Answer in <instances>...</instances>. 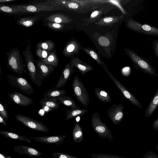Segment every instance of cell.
I'll use <instances>...</instances> for the list:
<instances>
[{
	"instance_id": "obj_1",
	"label": "cell",
	"mask_w": 158,
	"mask_h": 158,
	"mask_svg": "<svg viewBox=\"0 0 158 158\" xmlns=\"http://www.w3.org/2000/svg\"><path fill=\"white\" fill-rule=\"evenodd\" d=\"M7 67L13 72L19 74L27 73L19 49L17 47L12 48L6 53Z\"/></svg>"
},
{
	"instance_id": "obj_2",
	"label": "cell",
	"mask_w": 158,
	"mask_h": 158,
	"mask_svg": "<svg viewBox=\"0 0 158 158\" xmlns=\"http://www.w3.org/2000/svg\"><path fill=\"white\" fill-rule=\"evenodd\" d=\"M10 5L14 7L22 9L28 13L64 9L63 6L54 4L52 3L51 1H48L44 2L32 4Z\"/></svg>"
},
{
	"instance_id": "obj_3",
	"label": "cell",
	"mask_w": 158,
	"mask_h": 158,
	"mask_svg": "<svg viewBox=\"0 0 158 158\" xmlns=\"http://www.w3.org/2000/svg\"><path fill=\"white\" fill-rule=\"evenodd\" d=\"M91 123L94 131L100 137L102 138H107L111 140L113 139L110 130L106 124L102 121L98 112H94L93 114Z\"/></svg>"
},
{
	"instance_id": "obj_4",
	"label": "cell",
	"mask_w": 158,
	"mask_h": 158,
	"mask_svg": "<svg viewBox=\"0 0 158 158\" xmlns=\"http://www.w3.org/2000/svg\"><path fill=\"white\" fill-rule=\"evenodd\" d=\"M72 87L73 91L78 100L84 106H88L90 102L88 91L82 81L77 76H74Z\"/></svg>"
},
{
	"instance_id": "obj_5",
	"label": "cell",
	"mask_w": 158,
	"mask_h": 158,
	"mask_svg": "<svg viewBox=\"0 0 158 158\" xmlns=\"http://www.w3.org/2000/svg\"><path fill=\"white\" fill-rule=\"evenodd\" d=\"M6 77L12 86L18 89L28 95L31 94L33 93L32 87L26 79L11 74H7Z\"/></svg>"
},
{
	"instance_id": "obj_6",
	"label": "cell",
	"mask_w": 158,
	"mask_h": 158,
	"mask_svg": "<svg viewBox=\"0 0 158 158\" xmlns=\"http://www.w3.org/2000/svg\"><path fill=\"white\" fill-rule=\"evenodd\" d=\"M16 120L31 129L43 132L49 131L48 128L43 123L29 117L21 114L15 116Z\"/></svg>"
},
{
	"instance_id": "obj_7",
	"label": "cell",
	"mask_w": 158,
	"mask_h": 158,
	"mask_svg": "<svg viewBox=\"0 0 158 158\" xmlns=\"http://www.w3.org/2000/svg\"><path fill=\"white\" fill-rule=\"evenodd\" d=\"M105 69L106 72L108 74L125 97L132 104L138 107L141 108L142 106L141 104L135 96L114 76L108 70L107 68Z\"/></svg>"
},
{
	"instance_id": "obj_8",
	"label": "cell",
	"mask_w": 158,
	"mask_h": 158,
	"mask_svg": "<svg viewBox=\"0 0 158 158\" xmlns=\"http://www.w3.org/2000/svg\"><path fill=\"white\" fill-rule=\"evenodd\" d=\"M124 105L123 104H114L107 111V114L112 123L115 125H119L124 117L123 112Z\"/></svg>"
},
{
	"instance_id": "obj_9",
	"label": "cell",
	"mask_w": 158,
	"mask_h": 158,
	"mask_svg": "<svg viewBox=\"0 0 158 158\" xmlns=\"http://www.w3.org/2000/svg\"><path fill=\"white\" fill-rule=\"evenodd\" d=\"M128 27L134 31L148 34L158 35V29L147 24H141L132 20L127 23Z\"/></svg>"
},
{
	"instance_id": "obj_10",
	"label": "cell",
	"mask_w": 158,
	"mask_h": 158,
	"mask_svg": "<svg viewBox=\"0 0 158 158\" xmlns=\"http://www.w3.org/2000/svg\"><path fill=\"white\" fill-rule=\"evenodd\" d=\"M129 55L132 60L144 73L150 75L156 76L155 69L146 61L132 52H129Z\"/></svg>"
},
{
	"instance_id": "obj_11",
	"label": "cell",
	"mask_w": 158,
	"mask_h": 158,
	"mask_svg": "<svg viewBox=\"0 0 158 158\" xmlns=\"http://www.w3.org/2000/svg\"><path fill=\"white\" fill-rule=\"evenodd\" d=\"M9 96L11 100L18 106L26 107L33 103L32 98L20 93L15 92L9 93Z\"/></svg>"
},
{
	"instance_id": "obj_12",
	"label": "cell",
	"mask_w": 158,
	"mask_h": 158,
	"mask_svg": "<svg viewBox=\"0 0 158 158\" xmlns=\"http://www.w3.org/2000/svg\"><path fill=\"white\" fill-rule=\"evenodd\" d=\"M75 70L76 69L72 67L70 63L66 64L62 70L55 88L58 89L64 86L71 75Z\"/></svg>"
},
{
	"instance_id": "obj_13",
	"label": "cell",
	"mask_w": 158,
	"mask_h": 158,
	"mask_svg": "<svg viewBox=\"0 0 158 158\" xmlns=\"http://www.w3.org/2000/svg\"><path fill=\"white\" fill-rule=\"evenodd\" d=\"M14 151L19 154H26L30 157H41L43 154L36 149L26 146H15L14 148Z\"/></svg>"
},
{
	"instance_id": "obj_14",
	"label": "cell",
	"mask_w": 158,
	"mask_h": 158,
	"mask_svg": "<svg viewBox=\"0 0 158 158\" xmlns=\"http://www.w3.org/2000/svg\"><path fill=\"white\" fill-rule=\"evenodd\" d=\"M66 137L65 135H58L35 137L34 139L36 141L41 143L59 145L63 143Z\"/></svg>"
},
{
	"instance_id": "obj_15",
	"label": "cell",
	"mask_w": 158,
	"mask_h": 158,
	"mask_svg": "<svg viewBox=\"0 0 158 158\" xmlns=\"http://www.w3.org/2000/svg\"><path fill=\"white\" fill-rule=\"evenodd\" d=\"M70 63L72 67L77 69L82 75L93 69L91 65L81 61L77 57L71 58Z\"/></svg>"
},
{
	"instance_id": "obj_16",
	"label": "cell",
	"mask_w": 158,
	"mask_h": 158,
	"mask_svg": "<svg viewBox=\"0 0 158 158\" xmlns=\"http://www.w3.org/2000/svg\"><path fill=\"white\" fill-rule=\"evenodd\" d=\"M36 65L42 80L54 71L55 67L48 65L41 60H36Z\"/></svg>"
},
{
	"instance_id": "obj_17",
	"label": "cell",
	"mask_w": 158,
	"mask_h": 158,
	"mask_svg": "<svg viewBox=\"0 0 158 158\" xmlns=\"http://www.w3.org/2000/svg\"><path fill=\"white\" fill-rule=\"evenodd\" d=\"M46 19L50 22L61 24L70 23L73 21V19L69 16L60 13L50 15L46 18Z\"/></svg>"
},
{
	"instance_id": "obj_18",
	"label": "cell",
	"mask_w": 158,
	"mask_h": 158,
	"mask_svg": "<svg viewBox=\"0 0 158 158\" xmlns=\"http://www.w3.org/2000/svg\"><path fill=\"white\" fill-rule=\"evenodd\" d=\"M39 103L42 107L47 106L51 111L59 109L61 104L56 99L46 97L42 98Z\"/></svg>"
},
{
	"instance_id": "obj_19",
	"label": "cell",
	"mask_w": 158,
	"mask_h": 158,
	"mask_svg": "<svg viewBox=\"0 0 158 158\" xmlns=\"http://www.w3.org/2000/svg\"><path fill=\"white\" fill-rule=\"evenodd\" d=\"M158 106V89L154 94L145 111V116L148 118L154 113Z\"/></svg>"
},
{
	"instance_id": "obj_20",
	"label": "cell",
	"mask_w": 158,
	"mask_h": 158,
	"mask_svg": "<svg viewBox=\"0 0 158 158\" xmlns=\"http://www.w3.org/2000/svg\"><path fill=\"white\" fill-rule=\"evenodd\" d=\"M72 136L74 141L77 143H80L83 139V131L78 122H76L74 124Z\"/></svg>"
},
{
	"instance_id": "obj_21",
	"label": "cell",
	"mask_w": 158,
	"mask_h": 158,
	"mask_svg": "<svg viewBox=\"0 0 158 158\" xmlns=\"http://www.w3.org/2000/svg\"><path fill=\"white\" fill-rule=\"evenodd\" d=\"M123 17L120 16H109L100 19L95 24L99 26H110L117 22Z\"/></svg>"
},
{
	"instance_id": "obj_22",
	"label": "cell",
	"mask_w": 158,
	"mask_h": 158,
	"mask_svg": "<svg viewBox=\"0 0 158 158\" xmlns=\"http://www.w3.org/2000/svg\"><path fill=\"white\" fill-rule=\"evenodd\" d=\"M0 134L7 139L19 140L30 143H31L30 140L28 137L20 135L12 131H0Z\"/></svg>"
},
{
	"instance_id": "obj_23",
	"label": "cell",
	"mask_w": 158,
	"mask_h": 158,
	"mask_svg": "<svg viewBox=\"0 0 158 158\" xmlns=\"http://www.w3.org/2000/svg\"><path fill=\"white\" fill-rule=\"evenodd\" d=\"M0 11L1 12L12 14L27 13L23 10L14 7L10 5L0 4Z\"/></svg>"
},
{
	"instance_id": "obj_24",
	"label": "cell",
	"mask_w": 158,
	"mask_h": 158,
	"mask_svg": "<svg viewBox=\"0 0 158 158\" xmlns=\"http://www.w3.org/2000/svg\"><path fill=\"white\" fill-rule=\"evenodd\" d=\"M37 21L36 17L33 16L20 17L17 19V23L18 25L28 27L34 25Z\"/></svg>"
},
{
	"instance_id": "obj_25",
	"label": "cell",
	"mask_w": 158,
	"mask_h": 158,
	"mask_svg": "<svg viewBox=\"0 0 158 158\" xmlns=\"http://www.w3.org/2000/svg\"><path fill=\"white\" fill-rule=\"evenodd\" d=\"M67 92L64 89H58L56 88H53L52 89H49L44 93V97L50 98L54 99H57L65 95Z\"/></svg>"
},
{
	"instance_id": "obj_26",
	"label": "cell",
	"mask_w": 158,
	"mask_h": 158,
	"mask_svg": "<svg viewBox=\"0 0 158 158\" xmlns=\"http://www.w3.org/2000/svg\"><path fill=\"white\" fill-rule=\"evenodd\" d=\"M88 111L87 110L81 109L79 107L76 109L68 110L66 112V118L68 120L71 118H76L77 117H81Z\"/></svg>"
},
{
	"instance_id": "obj_27",
	"label": "cell",
	"mask_w": 158,
	"mask_h": 158,
	"mask_svg": "<svg viewBox=\"0 0 158 158\" xmlns=\"http://www.w3.org/2000/svg\"><path fill=\"white\" fill-rule=\"evenodd\" d=\"M41 60L47 64L55 67H57L59 63L56 51L54 49L51 52L48 57Z\"/></svg>"
},
{
	"instance_id": "obj_28",
	"label": "cell",
	"mask_w": 158,
	"mask_h": 158,
	"mask_svg": "<svg viewBox=\"0 0 158 158\" xmlns=\"http://www.w3.org/2000/svg\"><path fill=\"white\" fill-rule=\"evenodd\" d=\"M95 94L99 100L103 102H108L111 100L110 96L105 90L99 88L94 90Z\"/></svg>"
},
{
	"instance_id": "obj_29",
	"label": "cell",
	"mask_w": 158,
	"mask_h": 158,
	"mask_svg": "<svg viewBox=\"0 0 158 158\" xmlns=\"http://www.w3.org/2000/svg\"><path fill=\"white\" fill-rule=\"evenodd\" d=\"M77 51V43L72 41L68 42L65 46L63 52V54L66 56L70 57Z\"/></svg>"
},
{
	"instance_id": "obj_30",
	"label": "cell",
	"mask_w": 158,
	"mask_h": 158,
	"mask_svg": "<svg viewBox=\"0 0 158 158\" xmlns=\"http://www.w3.org/2000/svg\"><path fill=\"white\" fill-rule=\"evenodd\" d=\"M57 100L61 104L69 107L71 109H76L78 107L75 102L70 97L64 95L58 98Z\"/></svg>"
},
{
	"instance_id": "obj_31",
	"label": "cell",
	"mask_w": 158,
	"mask_h": 158,
	"mask_svg": "<svg viewBox=\"0 0 158 158\" xmlns=\"http://www.w3.org/2000/svg\"><path fill=\"white\" fill-rule=\"evenodd\" d=\"M84 50L103 69L106 67L104 63L101 60L98 54L94 49L89 48H83Z\"/></svg>"
},
{
	"instance_id": "obj_32",
	"label": "cell",
	"mask_w": 158,
	"mask_h": 158,
	"mask_svg": "<svg viewBox=\"0 0 158 158\" xmlns=\"http://www.w3.org/2000/svg\"><path fill=\"white\" fill-rule=\"evenodd\" d=\"M55 47L54 43L51 40L40 41L37 44L36 48H40L50 52L52 51Z\"/></svg>"
},
{
	"instance_id": "obj_33",
	"label": "cell",
	"mask_w": 158,
	"mask_h": 158,
	"mask_svg": "<svg viewBox=\"0 0 158 158\" xmlns=\"http://www.w3.org/2000/svg\"><path fill=\"white\" fill-rule=\"evenodd\" d=\"M51 52L40 48H36V56L41 59V60L45 59L48 57Z\"/></svg>"
},
{
	"instance_id": "obj_34",
	"label": "cell",
	"mask_w": 158,
	"mask_h": 158,
	"mask_svg": "<svg viewBox=\"0 0 158 158\" xmlns=\"http://www.w3.org/2000/svg\"><path fill=\"white\" fill-rule=\"evenodd\" d=\"M48 27L55 30H60L62 29L64 24L48 22L47 24Z\"/></svg>"
},
{
	"instance_id": "obj_35",
	"label": "cell",
	"mask_w": 158,
	"mask_h": 158,
	"mask_svg": "<svg viewBox=\"0 0 158 158\" xmlns=\"http://www.w3.org/2000/svg\"><path fill=\"white\" fill-rule=\"evenodd\" d=\"M92 158H126L115 155L103 154H91Z\"/></svg>"
},
{
	"instance_id": "obj_36",
	"label": "cell",
	"mask_w": 158,
	"mask_h": 158,
	"mask_svg": "<svg viewBox=\"0 0 158 158\" xmlns=\"http://www.w3.org/2000/svg\"><path fill=\"white\" fill-rule=\"evenodd\" d=\"M54 158H78L73 156L65 153L60 152H54L52 154Z\"/></svg>"
},
{
	"instance_id": "obj_37",
	"label": "cell",
	"mask_w": 158,
	"mask_h": 158,
	"mask_svg": "<svg viewBox=\"0 0 158 158\" xmlns=\"http://www.w3.org/2000/svg\"><path fill=\"white\" fill-rule=\"evenodd\" d=\"M0 116L6 121H7L8 118V115L5 106L0 102Z\"/></svg>"
},
{
	"instance_id": "obj_38",
	"label": "cell",
	"mask_w": 158,
	"mask_h": 158,
	"mask_svg": "<svg viewBox=\"0 0 158 158\" xmlns=\"http://www.w3.org/2000/svg\"><path fill=\"white\" fill-rule=\"evenodd\" d=\"M98 42L100 45L103 46H107L110 44L109 40L105 37H100L98 39Z\"/></svg>"
},
{
	"instance_id": "obj_39",
	"label": "cell",
	"mask_w": 158,
	"mask_h": 158,
	"mask_svg": "<svg viewBox=\"0 0 158 158\" xmlns=\"http://www.w3.org/2000/svg\"><path fill=\"white\" fill-rule=\"evenodd\" d=\"M143 158H158V155L153 152L149 151L145 153Z\"/></svg>"
},
{
	"instance_id": "obj_40",
	"label": "cell",
	"mask_w": 158,
	"mask_h": 158,
	"mask_svg": "<svg viewBox=\"0 0 158 158\" xmlns=\"http://www.w3.org/2000/svg\"><path fill=\"white\" fill-rule=\"evenodd\" d=\"M101 11L96 10L93 12L90 16V20H95L99 17L102 13Z\"/></svg>"
},
{
	"instance_id": "obj_41",
	"label": "cell",
	"mask_w": 158,
	"mask_h": 158,
	"mask_svg": "<svg viewBox=\"0 0 158 158\" xmlns=\"http://www.w3.org/2000/svg\"><path fill=\"white\" fill-rule=\"evenodd\" d=\"M152 127L154 130L158 131V118L154 121Z\"/></svg>"
},
{
	"instance_id": "obj_42",
	"label": "cell",
	"mask_w": 158,
	"mask_h": 158,
	"mask_svg": "<svg viewBox=\"0 0 158 158\" xmlns=\"http://www.w3.org/2000/svg\"><path fill=\"white\" fill-rule=\"evenodd\" d=\"M6 121L1 116H0V123L6 126L7 124Z\"/></svg>"
},
{
	"instance_id": "obj_43",
	"label": "cell",
	"mask_w": 158,
	"mask_h": 158,
	"mask_svg": "<svg viewBox=\"0 0 158 158\" xmlns=\"http://www.w3.org/2000/svg\"><path fill=\"white\" fill-rule=\"evenodd\" d=\"M15 1V0H0V2L1 3L11 2Z\"/></svg>"
},
{
	"instance_id": "obj_44",
	"label": "cell",
	"mask_w": 158,
	"mask_h": 158,
	"mask_svg": "<svg viewBox=\"0 0 158 158\" xmlns=\"http://www.w3.org/2000/svg\"><path fill=\"white\" fill-rule=\"evenodd\" d=\"M0 158H12L9 156H6V155H3L2 153L0 154Z\"/></svg>"
},
{
	"instance_id": "obj_45",
	"label": "cell",
	"mask_w": 158,
	"mask_h": 158,
	"mask_svg": "<svg viewBox=\"0 0 158 158\" xmlns=\"http://www.w3.org/2000/svg\"><path fill=\"white\" fill-rule=\"evenodd\" d=\"M156 49L157 54L158 55V43H157L156 44Z\"/></svg>"
},
{
	"instance_id": "obj_46",
	"label": "cell",
	"mask_w": 158,
	"mask_h": 158,
	"mask_svg": "<svg viewBox=\"0 0 158 158\" xmlns=\"http://www.w3.org/2000/svg\"><path fill=\"white\" fill-rule=\"evenodd\" d=\"M155 148L158 151V144L156 146Z\"/></svg>"
}]
</instances>
